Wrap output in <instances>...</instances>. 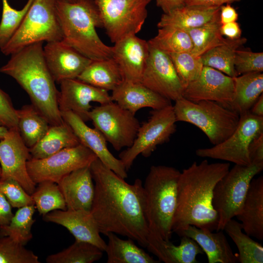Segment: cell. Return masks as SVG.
I'll use <instances>...</instances> for the list:
<instances>
[{"label":"cell","instance_id":"18","mask_svg":"<svg viewBox=\"0 0 263 263\" xmlns=\"http://www.w3.org/2000/svg\"><path fill=\"white\" fill-rule=\"evenodd\" d=\"M112 57L117 64L123 80L141 82L150 53L148 41L136 35L125 37L112 46Z\"/></svg>","mask_w":263,"mask_h":263},{"label":"cell","instance_id":"35","mask_svg":"<svg viewBox=\"0 0 263 263\" xmlns=\"http://www.w3.org/2000/svg\"><path fill=\"white\" fill-rule=\"evenodd\" d=\"M221 25L219 16L202 26L186 30L193 44L190 53L201 56L213 48L225 43L227 38L221 34Z\"/></svg>","mask_w":263,"mask_h":263},{"label":"cell","instance_id":"49","mask_svg":"<svg viewBox=\"0 0 263 263\" xmlns=\"http://www.w3.org/2000/svg\"><path fill=\"white\" fill-rule=\"evenodd\" d=\"M220 31L223 36L228 39H235L241 37L242 30L236 21L222 24Z\"/></svg>","mask_w":263,"mask_h":263},{"label":"cell","instance_id":"26","mask_svg":"<svg viewBox=\"0 0 263 263\" xmlns=\"http://www.w3.org/2000/svg\"><path fill=\"white\" fill-rule=\"evenodd\" d=\"M244 232L250 237L263 240V177L250 182L242 209L236 216Z\"/></svg>","mask_w":263,"mask_h":263},{"label":"cell","instance_id":"21","mask_svg":"<svg viewBox=\"0 0 263 263\" xmlns=\"http://www.w3.org/2000/svg\"><path fill=\"white\" fill-rule=\"evenodd\" d=\"M43 219L65 227L76 240L91 243L103 251L106 248L107 243L101 238L98 225L90 211L55 210L43 215Z\"/></svg>","mask_w":263,"mask_h":263},{"label":"cell","instance_id":"17","mask_svg":"<svg viewBox=\"0 0 263 263\" xmlns=\"http://www.w3.org/2000/svg\"><path fill=\"white\" fill-rule=\"evenodd\" d=\"M58 105L60 111H71L85 122L89 120L88 114L92 109L91 103L100 104L112 101L108 91L100 89L77 78L61 81Z\"/></svg>","mask_w":263,"mask_h":263},{"label":"cell","instance_id":"1","mask_svg":"<svg viewBox=\"0 0 263 263\" xmlns=\"http://www.w3.org/2000/svg\"><path fill=\"white\" fill-rule=\"evenodd\" d=\"M90 169L94 183L90 211L100 233L125 236L146 248L150 230L145 215L142 181L136 179L129 184L98 158Z\"/></svg>","mask_w":263,"mask_h":263},{"label":"cell","instance_id":"24","mask_svg":"<svg viewBox=\"0 0 263 263\" xmlns=\"http://www.w3.org/2000/svg\"><path fill=\"white\" fill-rule=\"evenodd\" d=\"M180 243L174 245L150 232L148 250L156 256L160 262L165 263H197L196 257L204 253L199 244L192 239L183 235Z\"/></svg>","mask_w":263,"mask_h":263},{"label":"cell","instance_id":"28","mask_svg":"<svg viewBox=\"0 0 263 263\" xmlns=\"http://www.w3.org/2000/svg\"><path fill=\"white\" fill-rule=\"evenodd\" d=\"M79 144L70 127L64 121L61 124L50 125L45 135L29 148V152L31 158L40 159Z\"/></svg>","mask_w":263,"mask_h":263},{"label":"cell","instance_id":"51","mask_svg":"<svg viewBox=\"0 0 263 263\" xmlns=\"http://www.w3.org/2000/svg\"><path fill=\"white\" fill-rule=\"evenodd\" d=\"M157 6L161 8L164 13L184 6V0H155Z\"/></svg>","mask_w":263,"mask_h":263},{"label":"cell","instance_id":"13","mask_svg":"<svg viewBox=\"0 0 263 263\" xmlns=\"http://www.w3.org/2000/svg\"><path fill=\"white\" fill-rule=\"evenodd\" d=\"M97 158L93 152L80 143L45 158H31L27 162V169L36 184L45 181L57 184L71 172L90 166Z\"/></svg>","mask_w":263,"mask_h":263},{"label":"cell","instance_id":"50","mask_svg":"<svg viewBox=\"0 0 263 263\" xmlns=\"http://www.w3.org/2000/svg\"><path fill=\"white\" fill-rule=\"evenodd\" d=\"M241 0H184V2L186 5L220 7L225 4H230Z\"/></svg>","mask_w":263,"mask_h":263},{"label":"cell","instance_id":"42","mask_svg":"<svg viewBox=\"0 0 263 263\" xmlns=\"http://www.w3.org/2000/svg\"><path fill=\"white\" fill-rule=\"evenodd\" d=\"M38 257L9 236H0V263H40Z\"/></svg>","mask_w":263,"mask_h":263},{"label":"cell","instance_id":"19","mask_svg":"<svg viewBox=\"0 0 263 263\" xmlns=\"http://www.w3.org/2000/svg\"><path fill=\"white\" fill-rule=\"evenodd\" d=\"M63 120L70 127L79 143L96 156L107 168L123 179L128 177L127 170L119 159L109 150L107 141L95 128H91L79 116L71 111L61 112Z\"/></svg>","mask_w":263,"mask_h":263},{"label":"cell","instance_id":"34","mask_svg":"<svg viewBox=\"0 0 263 263\" xmlns=\"http://www.w3.org/2000/svg\"><path fill=\"white\" fill-rule=\"evenodd\" d=\"M242 230L241 223L233 219L229 220L224 228L238 248L239 263H263L262 245L244 233Z\"/></svg>","mask_w":263,"mask_h":263},{"label":"cell","instance_id":"9","mask_svg":"<svg viewBox=\"0 0 263 263\" xmlns=\"http://www.w3.org/2000/svg\"><path fill=\"white\" fill-rule=\"evenodd\" d=\"M103 27L115 43L139 32L147 17L151 0H94Z\"/></svg>","mask_w":263,"mask_h":263},{"label":"cell","instance_id":"23","mask_svg":"<svg viewBox=\"0 0 263 263\" xmlns=\"http://www.w3.org/2000/svg\"><path fill=\"white\" fill-rule=\"evenodd\" d=\"M111 96L113 101L134 114L143 108L159 110L171 105L170 100L141 82L123 81L112 91Z\"/></svg>","mask_w":263,"mask_h":263},{"label":"cell","instance_id":"16","mask_svg":"<svg viewBox=\"0 0 263 263\" xmlns=\"http://www.w3.org/2000/svg\"><path fill=\"white\" fill-rule=\"evenodd\" d=\"M234 91L233 77L204 66L199 77L185 88L183 97L193 102L214 101L227 108L233 100Z\"/></svg>","mask_w":263,"mask_h":263},{"label":"cell","instance_id":"38","mask_svg":"<svg viewBox=\"0 0 263 263\" xmlns=\"http://www.w3.org/2000/svg\"><path fill=\"white\" fill-rule=\"evenodd\" d=\"M149 42L168 54L190 52L193 48L187 32L173 27L159 28L157 34Z\"/></svg>","mask_w":263,"mask_h":263},{"label":"cell","instance_id":"14","mask_svg":"<svg viewBox=\"0 0 263 263\" xmlns=\"http://www.w3.org/2000/svg\"><path fill=\"white\" fill-rule=\"evenodd\" d=\"M149 43V56L141 83L169 100L175 101L183 97L184 88L173 62L168 53Z\"/></svg>","mask_w":263,"mask_h":263},{"label":"cell","instance_id":"20","mask_svg":"<svg viewBox=\"0 0 263 263\" xmlns=\"http://www.w3.org/2000/svg\"><path fill=\"white\" fill-rule=\"evenodd\" d=\"M43 50L48 69L59 83L77 78L92 61L61 40L47 42Z\"/></svg>","mask_w":263,"mask_h":263},{"label":"cell","instance_id":"53","mask_svg":"<svg viewBox=\"0 0 263 263\" xmlns=\"http://www.w3.org/2000/svg\"><path fill=\"white\" fill-rule=\"evenodd\" d=\"M7 131V128L0 125V139H2L4 136Z\"/></svg>","mask_w":263,"mask_h":263},{"label":"cell","instance_id":"5","mask_svg":"<svg viewBox=\"0 0 263 263\" xmlns=\"http://www.w3.org/2000/svg\"><path fill=\"white\" fill-rule=\"evenodd\" d=\"M180 173L172 167L152 166L143 185L145 215L150 232L166 241L170 240L173 233Z\"/></svg>","mask_w":263,"mask_h":263},{"label":"cell","instance_id":"46","mask_svg":"<svg viewBox=\"0 0 263 263\" xmlns=\"http://www.w3.org/2000/svg\"><path fill=\"white\" fill-rule=\"evenodd\" d=\"M248 154L251 163H263V132L251 141L248 147Z\"/></svg>","mask_w":263,"mask_h":263},{"label":"cell","instance_id":"3","mask_svg":"<svg viewBox=\"0 0 263 263\" xmlns=\"http://www.w3.org/2000/svg\"><path fill=\"white\" fill-rule=\"evenodd\" d=\"M43 43L30 44L11 55L0 72L19 83L50 125H59L64 122L58 105L59 91L45 62Z\"/></svg>","mask_w":263,"mask_h":263},{"label":"cell","instance_id":"10","mask_svg":"<svg viewBox=\"0 0 263 263\" xmlns=\"http://www.w3.org/2000/svg\"><path fill=\"white\" fill-rule=\"evenodd\" d=\"M176 122L173 105L153 110L148 120L140 125L132 145L119 155L127 171L139 155L148 157L158 146L167 142L176 132Z\"/></svg>","mask_w":263,"mask_h":263},{"label":"cell","instance_id":"32","mask_svg":"<svg viewBox=\"0 0 263 263\" xmlns=\"http://www.w3.org/2000/svg\"><path fill=\"white\" fill-rule=\"evenodd\" d=\"M17 113L19 133L26 146L31 148L45 135L50 125L32 104L23 106Z\"/></svg>","mask_w":263,"mask_h":263},{"label":"cell","instance_id":"41","mask_svg":"<svg viewBox=\"0 0 263 263\" xmlns=\"http://www.w3.org/2000/svg\"><path fill=\"white\" fill-rule=\"evenodd\" d=\"M168 54L184 89L199 77L204 67L201 56H195L190 52Z\"/></svg>","mask_w":263,"mask_h":263},{"label":"cell","instance_id":"44","mask_svg":"<svg viewBox=\"0 0 263 263\" xmlns=\"http://www.w3.org/2000/svg\"><path fill=\"white\" fill-rule=\"evenodd\" d=\"M234 67L238 75L252 72L262 73L263 53L240 48L236 52Z\"/></svg>","mask_w":263,"mask_h":263},{"label":"cell","instance_id":"40","mask_svg":"<svg viewBox=\"0 0 263 263\" xmlns=\"http://www.w3.org/2000/svg\"><path fill=\"white\" fill-rule=\"evenodd\" d=\"M1 0L2 10L0 22V49L16 32L34 0H28L20 10L13 8L8 0Z\"/></svg>","mask_w":263,"mask_h":263},{"label":"cell","instance_id":"54","mask_svg":"<svg viewBox=\"0 0 263 263\" xmlns=\"http://www.w3.org/2000/svg\"><path fill=\"white\" fill-rule=\"evenodd\" d=\"M1 167H0V175H1Z\"/></svg>","mask_w":263,"mask_h":263},{"label":"cell","instance_id":"12","mask_svg":"<svg viewBox=\"0 0 263 263\" xmlns=\"http://www.w3.org/2000/svg\"><path fill=\"white\" fill-rule=\"evenodd\" d=\"M263 132V117L249 111L240 115L239 124L233 132L221 143L212 147L197 149L199 157L210 158L247 166L251 164L248 147L251 141Z\"/></svg>","mask_w":263,"mask_h":263},{"label":"cell","instance_id":"6","mask_svg":"<svg viewBox=\"0 0 263 263\" xmlns=\"http://www.w3.org/2000/svg\"><path fill=\"white\" fill-rule=\"evenodd\" d=\"M176 121L191 124L200 129L215 145L228 138L239 122L237 113L216 102H193L183 97L173 106Z\"/></svg>","mask_w":263,"mask_h":263},{"label":"cell","instance_id":"37","mask_svg":"<svg viewBox=\"0 0 263 263\" xmlns=\"http://www.w3.org/2000/svg\"><path fill=\"white\" fill-rule=\"evenodd\" d=\"M35 210L34 205L19 208L8 224L0 227V236H9L25 245L33 237Z\"/></svg>","mask_w":263,"mask_h":263},{"label":"cell","instance_id":"31","mask_svg":"<svg viewBox=\"0 0 263 263\" xmlns=\"http://www.w3.org/2000/svg\"><path fill=\"white\" fill-rule=\"evenodd\" d=\"M108 242L104 251L106 252L107 263H158L142 248L137 246L134 241L128 238L124 240L116 234L106 235Z\"/></svg>","mask_w":263,"mask_h":263},{"label":"cell","instance_id":"48","mask_svg":"<svg viewBox=\"0 0 263 263\" xmlns=\"http://www.w3.org/2000/svg\"><path fill=\"white\" fill-rule=\"evenodd\" d=\"M238 19V13L230 4H225L220 6L219 19L221 25L236 21Z\"/></svg>","mask_w":263,"mask_h":263},{"label":"cell","instance_id":"29","mask_svg":"<svg viewBox=\"0 0 263 263\" xmlns=\"http://www.w3.org/2000/svg\"><path fill=\"white\" fill-rule=\"evenodd\" d=\"M234 95L229 109L241 115L249 112L251 108L263 94V74L252 72L233 77Z\"/></svg>","mask_w":263,"mask_h":263},{"label":"cell","instance_id":"55","mask_svg":"<svg viewBox=\"0 0 263 263\" xmlns=\"http://www.w3.org/2000/svg\"><path fill=\"white\" fill-rule=\"evenodd\" d=\"M69 0V1H75V0Z\"/></svg>","mask_w":263,"mask_h":263},{"label":"cell","instance_id":"27","mask_svg":"<svg viewBox=\"0 0 263 263\" xmlns=\"http://www.w3.org/2000/svg\"><path fill=\"white\" fill-rule=\"evenodd\" d=\"M220 7L185 5L164 13L158 28L176 27L186 30L200 27L219 16Z\"/></svg>","mask_w":263,"mask_h":263},{"label":"cell","instance_id":"8","mask_svg":"<svg viewBox=\"0 0 263 263\" xmlns=\"http://www.w3.org/2000/svg\"><path fill=\"white\" fill-rule=\"evenodd\" d=\"M263 169V163L235 165L216 184L212 205L219 217L217 231H223L227 222L240 213L251 181Z\"/></svg>","mask_w":263,"mask_h":263},{"label":"cell","instance_id":"36","mask_svg":"<svg viewBox=\"0 0 263 263\" xmlns=\"http://www.w3.org/2000/svg\"><path fill=\"white\" fill-rule=\"evenodd\" d=\"M103 252L96 246L86 242L76 240L62 251L47 256V263H92L99 260Z\"/></svg>","mask_w":263,"mask_h":263},{"label":"cell","instance_id":"30","mask_svg":"<svg viewBox=\"0 0 263 263\" xmlns=\"http://www.w3.org/2000/svg\"><path fill=\"white\" fill-rule=\"evenodd\" d=\"M77 78L107 91H113L124 81L121 71L113 57L92 60Z\"/></svg>","mask_w":263,"mask_h":263},{"label":"cell","instance_id":"7","mask_svg":"<svg viewBox=\"0 0 263 263\" xmlns=\"http://www.w3.org/2000/svg\"><path fill=\"white\" fill-rule=\"evenodd\" d=\"M57 0H34L18 29L0 49L11 55L30 44L59 41L62 36L57 19Z\"/></svg>","mask_w":263,"mask_h":263},{"label":"cell","instance_id":"52","mask_svg":"<svg viewBox=\"0 0 263 263\" xmlns=\"http://www.w3.org/2000/svg\"><path fill=\"white\" fill-rule=\"evenodd\" d=\"M249 112L253 114L263 117V94H262L251 108Z\"/></svg>","mask_w":263,"mask_h":263},{"label":"cell","instance_id":"15","mask_svg":"<svg viewBox=\"0 0 263 263\" xmlns=\"http://www.w3.org/2000/svg\"><path fill=\"white\" fill-rule=\"evenodd\" d=\"M31 158L29 149L22 140L19 130L8 129L4 136L0 139V179L16 180L31 195L37 184L27 171V162Z\"/></svg>","mask_w":263,"mask_h":263},{"label":"cell","instance_id":"2","mask_svg":"<svg viewBox=\"0 0 263 263\" xmlns=\"http://www.w3.org/2000/svg\"><path fill=\"white\" fill-rule=\"evenodd\" d=\"M230 164L194 162L181 172L172 230L179 236L189 225L217 231L219 217L212 205L217 182L228 172Z\"/></svg>","mask_w":263,"mask_h":263},{"label":"cell","instance_id":"33","mask_svg":"<svg viewBox=\"0 0 263 263\" xmlns=\"http://www.w3.org/2000/svg\"><path fill=\"white\" fill-rule=\"evenodd\" d=\"M246 38H227L223 44L209 50L201 56L204 66L216 69L232 77L238 76L234 67L237 50L246 43Z\"/></svg>","mask_w":263,"mask_h":263},{"label":"cell","instance_id":"45","mask_svg":"<svg viewBox=\"0 0 263 263\" xmlns=\"http://www.w3.org/2000/svg\"><path fill=\"white\" fill-rule=\"evenodd\" d=\"M17 110L9 95L0 88V125L8 129L18 130Z\"/></svg>","mask_w":263,"mask_h":263},{"label":"cell","instance_id":"11","mask_svg":"<svg viewBox=\"0 0 263 263\" xmlns=\"http://www.w3.org/2000/svg\"><path fill=\"white\" fill-rule=\"evenodd\" d=\"M88 117L118 151L132 145L140 126L135 114L113 101L92 108Z\"/></svg>","mask_w":263,"mask_h":263},{"label":"cell","instance_id":"4","mask_svg":"<svg viewBox=\"0 0 263 263\" xmlns=\"http://www.w3.org/2000/svg\"><path fill=\"white\" fill-rule=\"evenodd\" d=\"M56 11L61 41L92 60L112 57V47L106 45L96 31L103 25L94 0H57Z\"/></svg>","mask_w":263,"mask_h":263},{"label":"cell","instance_id":"39","mask_svg":"<svg viewBox=\"0 0 263 263\" xmlns=\"http://www.w3.org/2000/svg\"><path fill=\"white\" fill-rule=\"evenodd\" d=\"M31 196L36 208L43 216L55 210L67 209L63 196L55 182L45 181L38 183Z\"/></svg>","mask_w":263,"mask_h":263},{"label":"cell","instance_id":"47","mask_svg":"<svg viewBox=\"0 0 263 263\" xmlns=\"http://www.w3.org/2000/svg\"><path fill=\"white\" fill-rule=\"evenodd\" d=\"M13 215L12 206L0 191V227L8 225Z\"/></svg>","mask_w":263,"mask_h":263},{"label":"cell","instance_id":"43","mask_svg":"<svg viewBox=\"0 0 263 263\" xmlns=\"http://www.w3.org/2000/svg\"><path fill=\"white\" fill-rule=\"evenodd\" d=\"M0 191L5 196L12 207L19 208L34 205L31 195L28 193L14 179H0Z\"/></svg>","mask_w":263,"mask_h":263},{"label":"cell","instance_id":"25","mask_svg":"<svg viewBox=\"0 0 263 263\" xmlns=\"http://www.w3.org/2000/svg\"><path fill=\"white\" fill-rule=\"evenodd\" d=\"M216 231L189 225L181 236L185 235L194 240L206 253L208 263L239 262L238 255L233 252L223 230Z\"/></svg>","mask_w":263,"mask_h":263},{"label":"cell","instance_id":"22","mask_svg":"<svg viewBox=\"0 0 263 263\" xmlns=\"http://www.w3.org/2000/svg\"><path fill=\"white\" fill-rule=\"evenodd\" d=\"M57 185L63 196L67 209L91 211L94 195V183L90 166L71 172Z\"/></svg>","mask_w":263,"mask_h":263}]
</instances>
